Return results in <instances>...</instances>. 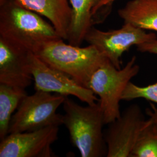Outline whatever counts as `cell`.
Masks as SVG:
<instances>
[{
	"label": "cell",
	"mask_w": 157,
	"mask_h": 157,
	"mask_svg": "<svg viewBox=\"0 0 157 157\" xmlns=\"http://www.w3.org/2000/svg\"><path fill=\"white\" fill-rule=\"evenodd\" d=\"M0 37L33 53L46 43L61 39L51 23L17 0H0Z\"/></svg>",
	"instance_id": "6da1fadb"
},
{
	"label": "cell",
	"mask_w": 157,
	"mask_h": 157,
	"mask_svg": "<svg viewBox=\"0 0 157 157\" xmlns=\"http://www.w3.org/2000/svg\"><path fill=\"white\" fill-rule=\"evenodd\" d=\"M63 108V124L69 132L72 144L81 156L107 157V144L102 130L105 124L99 102L82 106L67 97Z\"/></svg>",
	"instance_id": "7a4b0ae2"
},
{
	"label": "cell",
	"mask_w": 157,
	"mask_h": 157,
	"mask_svg": "<svg viewBox=\"0 0 157 157\" xmlns=\"http://www.w3.org/2000/svg\"><path fill=\"white\" fill-rule=\"evenodd\" d=\"M62 39L43 44L34 54L51 67L73 78L89 89L95 71L108 61L94 46L85 47L66 44Z\"/></svg>",
	"instance_id": "3957f363"
},
{
	"label": "cell",
	"mask_w": 157,
	"mask_h": 157,
	"mask_svg": "<svg viewBox=\"0 0 157 157\" xmlns=\"http://www.w3.org/2000/svg\"><path fill=\"white\" fill-rule=\"evenodd\" d=\"M136 61V57L133 56L123 68L119 69L108 60L95 71L90 80L89 89L98 97L107 124L121 115L119 103L124 90L140 71Z\"/></svg>",
	"instance_id": "277c9868"
},
{
	"label": "cell",
	"mask_w": 157,
	"mask_h": 157,
	"mask_svg": "<svg viewBox=\"0 0 157 157\" xmlns=\"http://www.w3.org/2000/svg\"><path fill=\"white\" fill-rule=\"evenodd\" d=\"M67 96L36 90L26 95L12 117L9 134L33 131L63 124V115L57 109Z\"/></svg>",
	"instance_id": "5b68a950"
},
{
	"label": "cell",
	"mask_w": 157,
	"mask_h": 157,
	"mask_svg": "<svg viewBox=\"0 0 157 157\" xmlns=\"http://www.w3.org/2000/svg\"><path fill=\"white\" fill-rule=\"evenodd\" d=\"M157 37L155 34L147 33L146 30L124 22L121 28L108 31H102L93 26L86 34L84 41L94 46L119 69L122 68L121 58L124 52L133 45L137 46Z\"/></svg>",
	"instance_id": "8992f818"
},
{
	"label": "cell",
	"mask_w": 157,
	"mask_h": 157,
	"mask_svg": "<svg viewBox=\"0 0 157 157\" xmlns=\"http://www.w3.org/2000/svg\"><path fill=\"white\" fill-rule=\"evenodd\" d=\"M29 61L35 90L67 97L72 95L88 105L99 101L92 90L79 84L67 74L51 67L33 52L30 54Z\"/></svg>",
	"instance_id": "52a82bcc"
},
{
	"label": "cell",
	"mask_w": 157,
	"mask_h": 157,
	"mask_svg": "<svg viewBox=\"0 0 157 157\" xmlns=\"http://www.w3.org/2000/svg\"><path fill=\"white\" fill-rule=\"evenodd\" d=\"M147 119L140 107L132 104L121 116L108 124L104 132L107 157H130L131 152Z\"/></svg>",
	"instance_id": "ba28073f"
},
{
	"label": "cell",
	"mask_w": 157,
	"mask_h": 157,
	"mask_svg": "<svg viewBox=\"0 0 157 157\" xmlns=\"http://www.w3.org/2000/svg\"><path fill=\"white\" fill-rule=\"evenodd\" d=\"M59 126L10 133L1 140L0 157H51L58 139Z\"/></svg>",
	"instance_id": "9c48e42d"
},
{
	"label": "cell",
	"mask_w": 157,
	"mask_h": 157,
	"mask_svg": "<svg viewBox=\"0 0 157 157\" xmlns=\"http://www.w3.org/2000/svg\"><path fill=\"white\" fill-rule=\"evenodd\" d=\"M32 52L0 37V83L26 90L33 78L29 57Z\"/></svg>",
	"instance_id": "30bf717a"
},
{
	"label": "cell",
	"mask_w": 157,
	"mask_h": 157,
	"mask_svg": "<svg viewBox=\"0 0 157 157\" xmlns=\"http://www.w3.org/2000/svg\"><path fill=\"white\" fill-rule=\"evenodd\" d=\"M26 8L45 17L60 36L67 40L72 10L69 0H17Z\"/></svg>",
	"instance_id": "8fae6325"
},
{
	"label": "cell",
	"mask_w": 157,
	"mask_h": 157,
	"mask_svg": "<svg viewBox=\"0 0 157 157\" xmlns=\"http://www.w3.org/2000/svg\"><path fill=\"white\" fill-rule=\"evenodd\" d=\"M72 10L67 34L68 43L81 46L90 29L94 26L93 12L100 0H69Z\"/></svg>",
	"instance_id": "7c38bea8"
},
{
	"label": "cell",
	"mask_w": 157,
	"mask_h": 157,
	"mask_svg": "<svg viewBox=\"0 0 157 157\" xmlns=\"http://www.w3.org/2000/svg\"><path fill=\"white\" fill-rule=\"evenodd\" d=\"M118 13L124 22L157 32V0H130Z\"/></svg>",
	"instance_id": "4fadbf2b"
},
{
	"label": "cell",
	"mask_w": 157,
	"mask_h": 157,
	"mask_svg": "<svg viewBox=\"0 0 157 157\" xmlns=\"http://www.w3.org/2000/svg\"><path fill=\"white\" fill-rule=\"evenodd\" d=\"M26 90L0 83V139L9 134L13 115L23 98L27 95Z\"/></svg>",
	"instance_id": "5bb4252c"
},
{
	"label": "cell",
	"mask_w": 157,
	"mask_h": 157,
	"mask_svg": "<svg viewBox=\"0 0 157 157\" xmlns=\"http://www.w3.org/2000/svg\"><path fill=\"white\" fill-rule=\"evenodd\" d=\"M130 157H157V124L151 118L141 130Z\"/></svg>",
	"instance_id": "9a60e30c"
},
{
	"label": "cell",
	"mask_w": 157,
	"mask_h": 157,
	"mask_svg": "<svg viewBox=\"0 0 157 157\" xmlns=\"http://www.w3.org/2000/svg\"><path fill=\"white\" fill-rule=\"evenodd\" d=\"M139 98L157 104V82L146 86H140L130 82L124 90L122 100L131 101Z\"/></svg>",
	"instance_id": "2e32d148"
},
{
	"label": "cell",
	"mask_w": 157,
	"mask_h": 157,
	"mask_svg": "<svg viewBox=\"0 0 157 157\" xmlns=\"http://www.w3.org/2000/svg\"><path fill=\"white\" fill-rule=\"evenodd\" d=\"M137 50L141 52H146L157 55V37L150 41H147L136 46Z\"/></svg>",
	"instance_id": "e0dca14e"
},
{
	"label": "cell",
	"mask_w": 157,
	"mask_h": 157,
	"mask_svg": "<svg viewBox=\"0 0 157 157\" xmlns=\"http://www.w3.org/2000/svg\"><path fill=\"white\" fill-rule=\"evenodd\" d=\"M115 0H100L98 4L93 12V21H94V24L95 25V18L96 15L98 13H100L101 10H104L106 7H109L110 6H112V3Z\"/></svg>",
	"instance_id": "ac0fdd59"
},
{
	"label": "cell",
	"mask_w": 157,
	"mask_h": 157,
	"mask_svg": "<svg viewBox=\"0 0 157 157\" xmlns=\"http://www.w3.org/2000/svg\"><path fill=\"white\" fill-rule=\"evenodd\" d=\"M146 113L148 117L157 124V107L155 104L152 102L150 103V107L147 108Z\"/></svg>",
	"instance_id": "d6986e66"
}]
</instances>
